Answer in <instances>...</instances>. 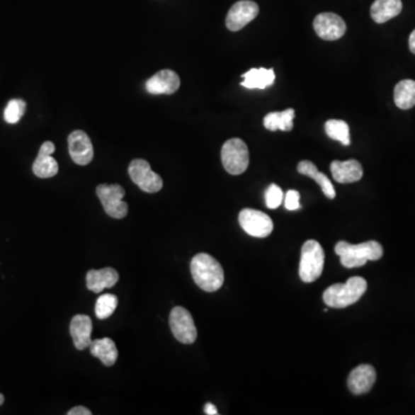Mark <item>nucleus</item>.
<instances>
[{"label":"nucleus","mask_w":415,"mask_h":415,"mask_svg":"<svg viewBox=\"0 0 415 415\" xmlns=\"http://www.w3.org/2000/svg\"><path fill=\"white\" fill-rule=\"evenodd\" d=\"M89 348L91 356L101 360L104 366H113L118 359V350L115 341L110 338H102V339L91 341Z\"/></svg>","instance_id":"obj_20"},{"label":"nucleus","mask_w":415,"mask_h":415,"mask_svg":"<svg viewBox=\"0 0 415 415\" xmlns=\"http://www.w3.org/2000/svg\"><path fill=\"white\" fill-rule=\"evenodd\" d=\"M394 104L399 109L409 110L415 106V81L403 80L394 87Z\"/></svg>","instance_id":"obj_24"},{"label":"nucleus","mask_w":415,"mask_h":415,"mask_svg":"<svg viewBox=\"0 0 415 415\" xmlns=\"http://www.w3.org/2000/svg\"><path fill=\"white\" fill-rule=\"evenodd\" d=\"M314 30L322 40H337L346 33V23L335 13H321L314 19Z\"/></svg>","instance_id":"obj_10"},{"label":"nucleus","mask_w":415,"mask_h":415,"mask_svg":"<svg viewBox=\"0 0 415 415\" xmlns=\"http://www.w3.org/2000/svg\"><path fill=\"white\" fill-rule=\"evenodd\" d=\"M222 163L224 168L233 176H239L247 170L249 165L248 147L241 139H229L222 148Z\"/></svg>","instance_id":"obj_5"},{"label":"nucleus","mask_w":415,"mask_h":415,"mask_svg":"<svg viewBox=\"0 0 415 415\" xmlns=\"http://www.w3.org/2000/svg\"><path fill=\"white\" fill-rule=\"evenodd\" d=\"M97 196L102 202L103 208L110 217L123 220L128 214V205L123 200L125 189L117 183H102L96 188Z\"/></svg>","instance_id":"obj_6"},{"label":"nucleus","mask_w":415,"mask_h":415,"mask_svg":"<svg viewBox=\"0 0 415 415\" xmlns=\"http://www.w3.org/2000/svg\"><path fill=\"white\" fill-rule=\"evenodd\" d=\"M239 223L247 234L255 238H266L273 229V220L267 214L249 208L240 211Z\"/></svg>","instance_id":"obj_9"},{"label":"nucleus","mask_w":415,"mask_h":415,"mask_svg":"<svg viewBox=\"0 0 415 415\" xmlns=\"http://www.w3.org/2000/svg\"><path fill=\"white\" fill-rule=\"evenodd\" d=\"M284 201V193L282 188L275 183H271L266 192V205L270 209H276Z\"/></svg>","instance_id":"obj_28"},{"label":"nucleus","mask_w":415,"mask_h":415,"mask_svg":"<svg viewBox=\"0 0 415 415\" xmlns=\"http://www.w3.org/2000/svg\"><path fill=\"white\" fill-rule=\"evenodd\" d=\"M91 411L89 409H86L84 406H76V407H73L71 411L67 412V415H91Z\"/></svg>","instance_id":"obj_30"},{"label":"nucleus","mask_w":415,"mask_h":415,"mask_svg":"<svg viewBox=\"0 0 415 415\" xmlns=\"http://www.w3.org/2000/svg\"><path fill=\"white\" fill-rule=\"evenodd\" d=\"M69 155L78 165H88L93 159L91 140L84 130H74L69 137Z\"/></svg>","instance_id":"obj_12"},{"label":"nucleus","mask_w":415,"mask_h":415,"mask_svg":"<svg viewBox=\"0 0 415 415\" xmlns=\"http://www.w3.org/2000/svg\"><path fill=\"white\" fill-rule=\"evenodd\" d=\"M130 179L142 189L143 192L157 193L163 187V179L150 168V164L144 159H134L128 168Z\"/></svg>","instance_id":"obj_8"},{"label":"nucleus","mask_w":415,"mask_h":415,"mask_svg":"<svg viewBox=\"0 0 415 415\" xmlns=\"http://www.w3.org/2000/svg\"><path fill=\"white\" fill-rule=\"evenodd\" d=\"M409 45L411 52L414 53L415 55V29L412 31L411 36H409Z\"/></svg>","instance_id":"obj_32"},{"label":"nucleus","mask_w":415,"mask_h":415,"mask_svg":"<svg viewBox=\"0 0 415 415\" xmlns=\"http://www.w3.org/2000/svg\"><path fill=\"white\" fill-rule=\"evenodd\" d=\"M295 111L293 109L284 110L282 112H270L263 119L264 127L268 130H284L288 132L293 128V119Z\"/></svg>","instance_id":"obj_23"},{"label":"nucleus","mask_w":415,"mask_h":415,"mask_svg":"<svg viewBox=\"0 0 415 415\" xmlns=\"http://www.w3.org/2000/svg\"><path fill=\"white\" fill-rule=\"evenodd\" d=\"M4 400H5V398H4L3 394H0V406L3 405Z\"/></svg>","instance_id":"obj_33"},{"label":"nucleus","mask_w":415,"mask_h":415,"mask_svg":"<svg viewBox=\"0 0 415 415\" xmlns=\"http://www.w3.org/2000/svg\"><path fill=\"white\" fill-rule=\"evenodd\" d=\"M324 268V251L317 240H308L301 248L299 276L305 283L315 282Z\"/></svg>","instance_id":"obj_4"},{"label":"nucleus","mask_w":415,"mask_h":415,"mask_svg":"<svg viewBox=\"0 0 415 415\" xmlns=\"http://www.w3.org/2000/svg\"><path fill=\"white\" fill-rule=\"evenodd\" d=\"M191 273L196 285L203 291L216 292L223 286V268L211 255L200 253L193 257Z\"/></svg>","instance_id":"obj_1"},{"label":"nucleus","mask_w":415,"mask_h":415,"mask_svg":"<svg viewBox=\"0 0 415 415\" xmlns=\"http://www.w3.org/2000/svg\"><path fill=\"white\" fill-rule=\"evenodd\" d=\"M170 328L174 337L183 344H193L198 337V330L192 314L183 307H174L170 314Z\"/></svg>","instance_id":"obj_7"},{"label":"nucleus","mask_w":415,"mask_h":415,"mask_svg":"<svg viewBox=\"0 0 415 415\" xmlns=\"http://www.w3.org/2000/svg\"><path fill=\"white\" fill-rule=\"evenodd\" d=\"M332 177L339 183H351L359 181L363 176V166L356 159L334 161L330 165Z\"/></svg>","instance_id":"obj_17"},{"label":"nucleus","mask_w":415,"mask_h":415,"mask_svg":"<svg viewBox=\"0 0 415 415\" xmlns=\"http://www.w3.org/2000/svg\"><path fill=\"white\" fill-rule=\"evenodd\" d=\"M242 78L241 86L248 89H266L275 82L276 75L273 69H251Z\"/></svg>","instance_id":"obj_22"},{"label":"nucleus","mask_w":415,"mask_h":415,"mask_svg":"<svg viewBox=\"0 0 415 415\" xmlns=\"http://www.w3.org/2000/svg\"><path fill=\"white\" fill-rule=\"evenodd\" d=\"M258 5L251 0H240L234 4L227 16V27L229 30L239 31L253 21L258 16Z\"/></svg>","instance_id":"obj_11"},{"label":"nucleus","mask_w":415,"mask_h":415,"mask_svg":"<svg viewBox=\"0 0 415 415\" xmlns=\"http://www.w3.org/2000/svg\"><path fill=\"white\" fill-rule=\"evenodd\" d=\"M324 128H326V135L330 139L339 141L344 146H350V127L344 120L330 119V120L326 121Z\"/></svg>","instance_id":"obj_25"},{"label":"nucleus","mask_w":415,"mask_h":415,"mask_svg":"<svg viewBox=\"0 0 415 415\" xmlns=\"http://www.w3.org/2000/svg\"><path fill=\"white\" fill-rule=\"evenodd\" d=\"M117 306H118L117 295H111V293L101 295L97 299L96 306H95V314H96L97 319H109L112 314L115 313Z\"/></svg>","instance_id":"obj_26"},{"label":"nucleus","mask_w":415,"mask_h":415,"mask_svg":"<svg viewBox=\"0 0 415 415\" xmlns=\"http://www.w3.org/2000/svg\"><path fill=\"white\" fill-rule=\"evenodd\" d=\"M367 291L366 279L351 277L345 284H334L323 293L324 304L332 308H345L356 304Z\"/></svg>","instance_id":"obj_3"},{"label":"nucleus","mask_w":415,"mask_h":415,"mask_svg":"<svg viewBox=\"0 0 415 415\" xmlns=\"http://www.w3.org/2000/svg\"><path fill=\"white\" fill-rule=\"evenodd\" d=\"M25 108H27V106H25V101L12 99L8 102L6 109L4 112V118L8 124H16V123H19L20 119L25 115Z\"/></svg>","instance_id":"obj_27"},{"label":"nucleus","mask_w":415,"mask_h":415,"mask_svg":"<svg viewBox=\"0 0 415 415\" xmlns=\"http://www.w3.org/2000/svg\"><path fill=\"white\" fill-rule=\"evenodd\" d=\"M402 10V0H375L370 7V16L376 23H385L399 16Z\"/></svg>","instance_id":"obj_19"},{"label":"nucleus","mask_w":415,"mask_h":415,"mask_svg":"<svg viewBox=\"0 0 415 415\" xmlns=\"http://www.w3.org/2000/svg\"><path fill=\"white\" fill-rule=\"evenodd\" d=\"M376 381V370L370 365H360L351 372L347 385L354 394H363L372 390Z\"/></svg>","instance_id":"obj_15"},{"label":"nucleus","mask_w":415,"mask_h":415,"mask_svg":"<svg viewBox=\"0 0 415 415\" xmlns=\"http://www.w3.org/2000/svg\"><path fill=\"white\" fill-rule=\"evenodd\" d=\"M297 172L315 180L319 183V187H321L322 192L324 193V195L326 198H331V200L336 198L335 187L332 185L331 181L326 177V174H321L317 170V165L314 164V163L309 161H301L297 164Z\"/></svg>","instance_id":"obj_21"},{"label":"nucleus","mask_w":415,"mask_h":415,"mask_svg":"<svg viewBox=\"0 0 415 415\" xmlns=\"http://www.w3.org/2000/svg\"><path fill=\"white\" fill-rule=\"evenodd\" d=\"M335 251L341 257V263L348 269L363 267L368 261H377L383 256V247L374 240L359 245L339 241L336 245Z\"/></svg>","instance_id":"obj_2"},{"label":"nucleus","mask_w":415,"mask_h":415,"mask_svg":"<svg viewBox=\"0 0 415 415\" xmlns=\"http://www.w3.org/2000/svg\"><path fill=\"white\" fill-rule=\"evenodd\" d=\"M55 152H56V147L52 142L47 141L42 144L38 157L33 165V172L36 177L47 179V178L55 177L58 174L59 165L52 157Z\"/></svg>","instance_id":"obj_13"},{"label":"nucleus","mask_w":415,"mask_h":415,"mask_svg":"<svg viewBox=\"0 0 415 415\" xmlns=\"http://www.w3.org/2000/svg\"><path fill=\"white\" fill-rule=\"evenodd\" d=\"M87 288L93 293H101L106 288H111L119 282V273L113 268L89 270L87 273Z\"/></svg>","instance_id":"obj_18"},{"label":"nucleus","mask_w":415,"mask_h":415,"mask_svg":"<svg viewBox=\"0 0 415 415\" xmlns=\"http://www.w3.org/2000/svg\"><path fill=\"white\" fill-rule=\"evenodd\" d=\"M179 75L172 69H163L147 81L146 89L152 95H171L179 89Z\"/></svg>","instance_id":"obj_14"},{"label":"nucleus","mask_w":415,"mask_h":415,"mask_svg":"<svg viewBox=\"0 0 415 415\" xmlns=\"http://www.w3.org/2000/svg\"><path fill=\"white\" fill-rule=\"evenodd\" d=\"M284 203H285V208L288 210H297L300 209V193L295 189H291L286 193V195L284 196Z\"/></svg>","instance_id":"obj_29"},{"label":"nucleus","mask_w":415,"mask_h":415,"mask_svg":"<svg viewBox=\"0 0 415 415\" xmlns=\"http://www.w3.org/2000/svg\"><path fill=\"white\" fill-rule=\"evenodd\" d=\"M71 336L74 345L79 351H84L91 344V332H93V321L88 315H75L71 321Z\"/></svg>","instance_id":"obj_16"},{"label":"nucleus","mask_w":415,"mask_h":415,"mask_svg":"<svg viewBox=\"0 0 415 415\" xmlns=\"http://www.w3.org/2000/svg\"><path fill=\"white\" fill-rule=\"evenodd\" d=\"M205 413L208 415H216L218 414V411L214 404L208 403L207 405L205 406Z\"/></svg>","instance_id":"obj_31"}]
</instances>
